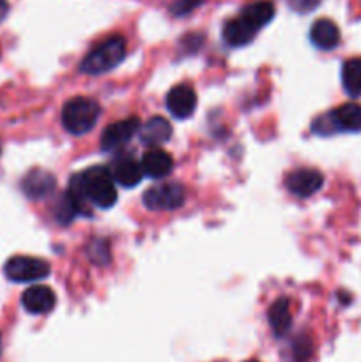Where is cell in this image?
Returning <instances> with one entry per match:
<instances>
[{"instance_id":"2","label":"cell","mask_w":361,"mask_h":362,"mask_svg":"<svg viewBox=\"0 0 361 362\" xmlns=\"http://www.w3.org/2000/svg\"><path fill=\"white\" fill-rule=\"evenodd\" d=\"M126 57V39L122 35H110L87 53L80 69L87 74H105L115 69Z\"/></svg>"},{"instance_id":"14","label":"cell","mask_w":361,"mask_h":362,"mask_svg":"<svg viewBox=\"0 0 361 362\" xmlns=\"http://www.w3.org/2000/svg\"><path fill=\"white\" fill-rule=\"evenodd\" d=\"M310 39L319 49H333L340 45V28L335 21L322 18L317 20L310 28Z\"/></svg>"},{"instance_id":"3","label":"cell","mask_w":361,"mask_h":362,"mask_svg":"<svg viewBox=\"0 0 361 362\" xmlns=\"http://www.w3.org/2000/svg\"><path fill=\"white\" fill-rule=\"evenodd\" d=\"M99 105L91 98L76 95L62 108V126L71 134H85L96 126L99 119Z\"/></svg>"},{"instance_id":"10","label":"cell","mask_w":361,"mask_h":362,"mask_svg":"<svg viewBox=\"0 0 361 362\" xmlns=\"http://www.w3.org/2000/svg\"><path fill=\"white\" fill-rule=\"evenodd\" d=\"M57 297L53 293L52 288L45 285H35L30 286L23 292L21 296V306L25 308V311L32 315H45L55 308Z\"/></svg>"},{"instance_id":"11","label":"cell","mask_w":361,"mask_h":362,"mask_svg":"<svg viewBox=\"0 0 361 362\" xmlns=\"http://www.w3.org/2000/svg\"><path fill=\"white\" fill-rule=\"evenodd\" d=\"M57 182L55 177L52 175L46 170H30L27 175L21 180V191L25 193V197L30 198V200H39V198H46L48 194L53 193Z\"/></svg>"},{"instance_id":"18","label":"cell","mask_w":361,"mask_h":362,"mask_svg":"<svg viewBox=\"0 0 361 362\" xmlns=\"http://www.w3.org/2000/svg\"><path fill=\"white\" fill-rule=\"evenodd\" d=\"M268 318L269 324H271L273 332H275L276 336L285 334L290 329V325H292V315H290L289 299H285V297L276 299L275 303L271 304V308H269Z\"/></svg>"},{"instance_id":"25","label":"cell","mask_w":361,"mask_h":362,"mask_svg":"<svg viewBox=\"0 0 361 362\" xmlns=\"http://www.w3.org/2000/svg\"><path fill=\"white\" fill-rule=\"evenodd\" d=\"M246 362H258V361H246Z\"/></svg>"},{"instance_id":"20","label":"cell","mask_w":361,"mask_h":362,"mask_svg":"<svg viewBox=\"0 0 361 362\" xmlns=\"http://www.w3.org/2000/svg\"><path fill=\"white\" fill-rule=\"evenodd\" d=\"M76 214H80V211H78L74 200L69 197V193L66 191V193H64V197L60 198L59 204H57V207H55V218L59 219L62 225H69Z\"/></svg>"},{"instance_id":"4","label":"cell","mask_w":361,"mask_h":362,"mask_svg":"<svg viewBox=\"0 0 361 362\" xmlns=\"http://www.w3.org/2000/svg\"><path fill=\"white\" fill-rule=\"evenodd\" d=\"M314 133L328 136L335 133H360L361 131V105L345 103L338 108L321 115L311 126Z\"/></svg>"},{"instance_id":"19","label":"cell","mask_w":361,"mask_h":362,"mask_svg":"<svg viewBox=\"0 0 361 362\" xmlns=\"http://www.w3.org/2000/svg\"><path fill=\"white\" fill-rule=\"evenodd\" d=\"M342 85L343 90L350 98L361 95V57H354L343 62L342 66Z\"/></svg>"},{"instance_id":"12","label":"cell","mask_w":361,"mask_h":362,"mask_svg":"<svg viewBox=\"0 0 361 362\" xmlns=\"http://www.w3.org/2000/svg\"><path fill=\"white\" fill-rule=\"evenodd\" d=\"M140 165L144 170V175L151 177V179H163L172 172L173 159L168 152L161 151V148H151L144 154Z\"/></svg>"},{"instance_id":"13","label":"cell","mask_w":361,"mask_h":362,"mask_svg":"<svg viewBox=\"0 0 361 362\" xmlns=\"http://www.w3.org/2000/svg\"><path fill=\"white\" fill-rule=\"evenodd\" d=\"M110 173H112L113 180L124 187L138 186L142 177H144L142 165H138L133 158L115 159V161L112 163V166H110Z\"/></svg>"},{"instance_id":"6","label":"cell","mask_w":361,"mask_h":362,"mask_svg":"<svg viewBox=\"0 0 361 362\" xmlns=\"http://www.w3.org/2000/svg\"><path fill=\"white\" fill-rule=\"evenodd\" d=\"M186 200V191L180 184L163 182L149 187L144 193V205L151 211H176Z\"/></svg>"},{"instance_id":"9","label":"cell","mask_w":361,"mask_h":362,"mask_svg":"<svg viewBox=\"0 0 361 362\" xmlns=\"http://www.w3.org/2000/svg\"><path fill=\"white\" fill-rule=\"evenodd\" d=\"M166 108L177 119H188L197 108V94L190 85H176L166 94Z\"/></svg>"},{"instance_id":"17","label":"cell","mask_w":361,"mask_h":362,"mask_svg":"<svg viewBox=\"0 0 361 362\" xmlns=\"http://www.w3.org/2000/svg\"><path fill=\"white\" fill-rule=\"evenodd\" d=\"M255 35H257V30L251 28L241 16L227 21V25L223 27V39H225L227 45L230 46L248 45V42L253 41Z\"/></svg>"},{"instance_id":"24","label":"cell","mask_w":361,"mask_h":362,"mask_svg":"<svg viewBox=\"0 0 361 362\" xmlns=\"http://www.w3.org/2000/svg\"><path fill=\"white\" fill-rule=\"evenodd\" d=\"M0 354H2V336H0Z\"/></svg>"},{"instance_id":"23","label":"cell","mask_w":361,"mask_h":362,"mask_svg":"<svg viewBox=\"0 0 361 362\" xmlns=\"http://www.w3.org/2000/svg\"><path fill=\"white\" fill-rule=\"evenodd\" d=\"M9 14V2L7 0H0V23L7 18Z\"/></svg>"},{"instance_id":"1","label":"cell","mask_w":361,"mask_h":362,"mask_svg":"<svg viewBox=\"0 0 361 362\" xmlns=\"http://www.w3.org/2000/svg\"><path fill=\"white\" fill-rule=\"evenodd\" d=\"M67 193L80 212H85L88 202L99 209L113 207L117 202L115 180L110 173V168L105 166H92L85 172L76 173L71 179Z\"/></svg>"},{"instance_id":"22","label":"cell","mask_w":361,"mask_h":362,"mask_svg":"<svg viewBox=\"0 0 361 362\" xmlns=\"http://www.w3.org/2000/svg\"><path fill=\"white\" fill-rule=\"evenodd\" d=\"M319 2H321V0H289L290 7L299 11V13H308V11L315 9V7L319 6Z\"/></svg>"},{"instance_id":"16","label":"cell","mask_w":361,"mask_h":362,"mask_svg":"<svg viewBox=\"0 0 361 362\" xmlns=\"http://www.w3.org/2000/svg\"><path fill=\"white\" fill-rule=\"evenodd\" d=\"M239 16L243 18L251 28H255V30L258 32L262 27H265V25L275 18V6H273L271 2H268V0H258V2H253L250 4V6L244 7V9L241 11Z\"/></svg>"},{"instance_id":"21","label":"cell","mask_w":361,"mask_h":362,"mask_svg":"<svg viewBox=\"0 0 361 362\" xmlns=\"http://www.w3.org/2000/svg\"><path fill=\"white\" fill-rule=\"evenodd\" d=\"M204 0H177L172 6V13L176 16H184V14H190L191 11L197 9Z\"/></svg>"},{"instance_id":"8","label":"cell","mask_w":361,"mask_h":362,"mask_svg":"<svg viewBox=\"0 0 361 362\" xmlns=\"http://www.w3.org/2000/svg\"><path fill=\"white\" fill-rule=\"evenodd\" d=\"M138 129H140V120L137 117H130V119L117 120V122L110 124L101 134V148L110 152L122 147L138 133Z\"/></svg>"},{"instance_id":"7","label":"cell","mask_w":361,"mask_h":362,"mask_svg":"<svg viewBox=\"0 0 361 362\" xmlns=\"http://www.w3.org/2000/svg\"><path fill=\"white\" fill-rule=\"evenodd\" d=\"M324 184V177L319 170L314 168H297L292 170L289 175L285 177V186L294 197L306 198L317 193Z\"/></svg>"},{"instance_id":"5","label":"cell","mask_w":361,"mask_h":362,"mask_svg":"<svg viewBox=\"0 0 361 362\" xmlns=\"http://www.w3.org/2000/svg\"><path fill=\"white\" fill-rule=\"evenodd\" d=\"M4 274L9 281L32 283L50 276V265L41 258L13 257L4 265Z\"/></svg>"},{"instance_id":"15","label":"cell","mask_w":361,"mask_h":362,"mask_svg":"<svg viewBox=\"0 0 361 362\" xmlns=\"http://www.w3.org/2000/svg\"><path fill=\"white\" fill-rule=\"evenodd\" d=\"M138 134L145 145H161L172 136V124L163 117H152L138 129Z\"/></svg>"}]
</instances>
